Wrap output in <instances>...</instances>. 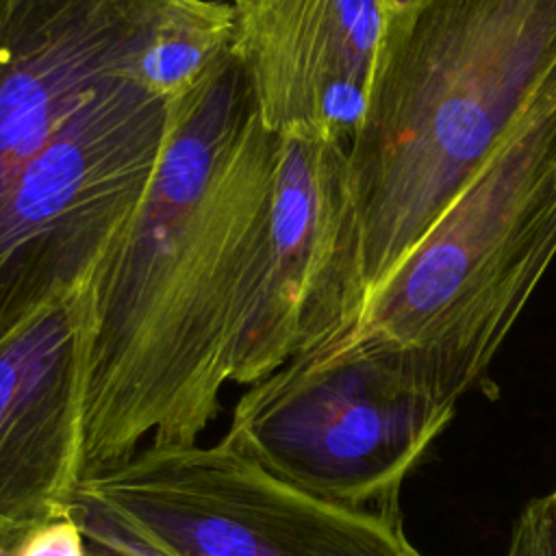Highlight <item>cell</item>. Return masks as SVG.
<instances>
[{"label": "cell", "instance_id": "8992f818", "mask_svg": "<svg viewBox=\"0 0 556 556\" xmlns=\"http://www.w3.org/2000/svg\"><path fill=\"white\" fill-rule=\"evenodd\" d=\"M83 482L169 556H424L400 513L304 493L222 441L148 445Z\"/></svg>", "mask_w": 556, "mask_h": 556}, {"label": "cell", "instance_id": "30bf717a", "mask_svg": "<svg viewBox=\"0 0 556 556\" xmlns=\"http://www.w3.org/2000/svg\"><path fill=\"white\" fill-rule=\"evenodd\" d=\"M83 473L78 291L0 345V528L63 517Z\"/></svg>", "mask_w": 556, "mask_h": 556}, {"label": "cell", "instance_id": "3957f363", "mask_svg": "<svg viewBox=\"0 0 556 556\" xmlns=\"http://www.w3.org/2000/svg\"><path fill=\"white\" fill-rule=\"evenodd\" d=\"M554 256L556 100L508 137L345 334L428 358L471 387Z\"/></svg>", "mask_w": 556, "mask_h": 556}, {"label": "cell", "instance_id": "9a60e30c", "mask_svg": "<svg viewBox=\"0 0 556 556\" xmlns=\"http://www.w3.org/2000/svg\"><path fill=\"white\" fill-rule=\"evenodd\" d=\"M33 528H0V556H15L17 545Z\"/></svg>", "mask_w": 556, "mask_h": 556}, {"label": "cell", "instance_id": "52a82bcc", "mask_svg": "<svg viewBox=\"0 0 556 556\" xmlns=\"http://www.w3.org/2000/svg\"><path fill=\"white\" fill-rule=\"evenodd\" d=\"M365 300L348 146L306 132L280 137L269 228L232 382L254 384L289 358L350 332Z\"/></svg>", "mask_w": 556, "mask_h": 556}, {"label": "cell", "instance_id": "277c9868", "mask_svg": "<svg viewBox=\"0 0 556 556\" xmlns=\"http://www.w3.org/2000/svg\"><path fill=\"white\" fill-rule=\"evenodd\" d=\"M465 391L428 358L343 334L254 382L222 443L315 497L400 513L404 478Z\"/></svg>", "mask_w": 556, "mask_h": 556}, {"label": "cell", "instance_id": "8fae6325", "mask_svg": "<svg viewBox=\"0 0 556 556\" xmlns=\"http://www.w3.org/2000/svg\"><path fill=\"white\" fill-rule=\"evenodd\" d=\"M235 17L226 0H174L141 52L132 80L163 100L191 93L232 50Z\"/></svg>", "mask_w": 556, "mask_h": 556}, {"label": "cell", "instance_id": "4fadbf2b", "mask_svg": "<svg viewBox=\"0 0 556 556\" xmlns=\"http://www.w3.org/2000/svg\"><path fill=\"white\" fill-rule=\"evenodd\" d=\"M506 556H556V504L532 500L513 526Z\"/></svg>", "mask_w": 556, "mask_h": 556}, {"label": "cell", "instance_id": "6da1fadb", "mask_svg": "<svg viewBox=\"0 0 556 556\" xmlns=\"http://www.w3.org/2000/svg\"><path fill=\"white\" fill-rule=\"evenodd\" d=\"M280 135L232 50L176 100L150 193L78 291L83 473L195 445L232 382L276 191Z\"/></svg>", "mask_w": 556, "mask_h": 556}, {"label": "cell", "instance_id": "5bb4252c", "mask_svg": "<svg viewBox=\"0 0 556 556\" xmlns=\"http://www.w3.org/2000/svg\"><path fill=\"white\" fill-rule=\"evenodd\" d=\"M15 556H89V552L83 530L67 513L28 530Z\"/></svg>", "mask_w": 556, "mask_h": 556}, {"label": "cell", "instance_id": "ba28073f", "mask_svg": "<svg viewBox=\"0 0 556 556\" xmlns=\"http://www.w3.org/2000/svg\"><path fill=\"white\" fill-rule=\"evenodd\" d=\"M174 0H0V195L98 93L132 80Z\"/></svg>", "mask_w": 556, "mask_h": 556}, {"label": "cell", "instance_id": "7a4b0ae2", "mask_svg": "<svg viewBox=\"0 0 556 556\" xmlns=\"http://www.w3.org/2000/svg\"><path fill=\"white\" fill-rule=\"evenodd\" d=\"M552 100L556 0L393 4L348 148L367 298Z\"/></svg>", "mask_w": 556, "mask_h": 556}, {"label": "cell", "instance_id": "5b68a950", "mask_svg": "<svg viewBox=\"0 0 556 556\" xmlns=\"http://www.w3.org/2000/svg\"><path fill=\"white\" fill-rule=\"evenodd\" d=\"M176 100L122 80L87 102L0 195V345L80 291L161 167Z\"/></svg>", "mask_w": 556, "mask_h": 556}, {"label": "cell", "instance_id": "2e32d148", "mask_svg": "<svg viewBox=\"0 0 556 556\" xmlns=\"http://www.w3.org/2000/svg\"><path fill=\"white\" fill-rule=\"evenodd\" d=\"M549 497H552V500H554V504H556V489L549 493Z\"/></svg>", "mask_w": 556, "mask_h": 556}, {"label": "cell", "instance_id": "7c38bea8", "mask_svg": "<svg viewBox=\"0 0 556 556\" xmlns=\"http://www.w3.org/2000/svg\"><path fill=\"white\" fill-rule=\"evenodd\" d=\"M67 513L83 530L89 556H169L83 480Z\"/></svg>", "mask_w": 556, "mask_h": 556}, {"label": "cell", "instance_id": "9c48e42d", "mask_svg": "<svg viewBox=\"0 0 556 556\" xmlns=\"http://www.w3.org/2000/svg\"><path fill=\"white\" fill-rule=\"evenodd\" d=\"M397 0H232V54L263 124L350 148Z\"/></svg>", "mask_w": 556, "mask_h": 556}]
</instances>
